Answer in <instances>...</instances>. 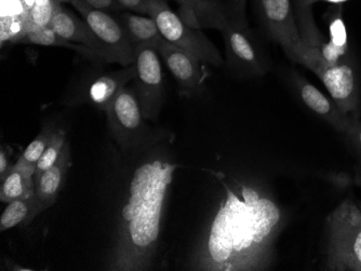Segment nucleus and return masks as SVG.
Masks as SVG:
<instances>
[{
	"label": "nucleus",
	"mask_w": 361,
	"mask_h": 271,
	"mask_svg": "<svg viewBox=\"0 0 361 271\" xmlns=\"http://www.w3.org/2000/svg\"><path fill=\"white\" fill-rule=\"evenodd\" d=\"M253 5L269 37L281 44L292 62L305 66L308 49L300 35L291 0H253Z\"/></svg>",
	"instance_id": "obj_6"
},
{
	"label": "nucleus",
	"mask_w": 361,
	"mask_h": 271,
	"mask_svg": "<svg viewBox=\"0 0 361 271\" xmlns=\"http://www.w3.org/2000/svg\"><path fill=\"white\" fill-rule=\"evenodd\" d=\"M295 18L299 26L300 35L307 46H316L324 40V34L318 30L314 21L312 9L306 7V0H295Z\"/></svg>",
	"instance_id": "obj_22"
},
{
	"label": "nucleus",
	"mask_w": 361,
	"mask_h": 271,
	"mask_svg": "<svg viewBox=\"0 0 361 271\" xmlns=\"http://www.w3.org/2000/svg\"><path fill=\"white\" fill-rule=\"evenodd\" d=\"M314 74L322 80L332 100L348 116H358L360 107L358 77L352 56L336 65L319 68Z\"/></svg>",
	"instance_id": "obj_11"
},
{
	"label": "nucleus",
	"mask_w": 361,
	"mask_h": 271,
	"mask_svg": "<svg viewBox=\"0 0 361 271\" xmlns=\"http://www.w3.org/2000/svg\"><path fill=\"white\" fill-rule=\"evenodd\" d=\"M355 184L357 186H360L361 187V160L360 163H359L358 167L356 169V175H355Z\"/></svg>",
	"instance_id": "obj_31"
},
{
	"label": "nucleus",
	"mask_w": 361,
	"mask_h": 271,
	"mask_svg": "<svg viewBox=\"0 0 361 271\" xmlns=\"http://www.w3.org/2000/svg\"><path fill=\"white\" fill-rule=\"evenodd\" d=\"M24 42H28V44H37V46L64 48V49L73 50V51L81 54V56L89 58V60L103 61L100 56H97L92 50L87 48V46L68 42V40L56 35L54 30H50L49 27H30V26H27Z\"/></svg>",
	"instance_id": "obj_21"
},
{
	"label": "nucleus",
	"mask_w": 361,
	"mask_h": 271,
	"mask_svg": "<svg viewBox=\"0 0 361 271\" xmlns=\"http://www.w3.org/2000/svg\"><path fill=\"white\" fill-rule=\"evenodd\" d=\"M135 77V65L126 66L123 70L106 73L95 77L85 91L84 100L92 106L106 111L107 107L117 98V95L133 82Z\"/></svg>",
	"instance_id": "obj_16"
},
{
	"label": "nucleus",
	"mask_w": 361,
	"mask_h": 271,
	"mask_svg": "<svg viewBox=\"0 0 361 271\" xmlns=\"http://www.w3.org/2000/svg\"><path fill=\"white\" fill-rule=\"evenodd\" d=\"M42 213L36 195L9 202L0 216V232H7L18 226L27 225Z\"/></svg>",
	"instance_id": "obj_20"
},
{
	"label": "nucleus",
	"mask_w": 361,
	"mask_h": 271,
	"mask_svg": "<svg viewBox=\"0 0 361 271\" xmlns=\"http://www.w3.org/2000/svg\"><path fill=\"white\" fill-rule=\"evenodd\" d=\"M173 1H176V3H178V5H180V4L182 3V1H183V0H173Z\"/></svg>",
	"instance_id": "obj_33"
},
{
	"label": "nucleus",
	"mask_w": 361,
	"mask_h": 271,
	"mask_svg": "<svg viewBox=\"0 0 361 271\" xmlns=\"http://www.w3.org/2000/svg\"><path fill=\"white\" fill-rule=\"evenodd\" d=\"M243 200L231 190L216 214L208 248L211 262L223 270L267 268L276 234L281 227V210L269 198L243 187Z\"/></svg>",
	"instance_id": "obj_1"
},
{
	"label": "nucleus",
	"mask_w": 361,
	"mask_h": 271,
	"mask_svg": "<svg viewBox=\"0 0 361 271\" xmlns=\"http://www.w3.org/2000/svg\"><path fill=\"white\" fill-rule=\"evenodd\" d=\"M111 137L121 149H130L147 139L149 127L142 113L135 89L121 90L105 111Z\"/></svg>",
	"instance_id": "obj_8"
},
{
	"label": "nucleus",
	"mask_w": 361,
	"mask_h": 271,
	"mask_svg": "<svg viewBox=\"0 0 361 271\" xmlns=\"http://www.w3.org/2000/svg\"><path fill=\"white\" fill-rule=\"evenodd\" d=\"M248 0H229V4L234 7L235 9L240 10V11L245 12V5H247Z\"/></svg>",
	"instance_id": "obj_30"
},
{
	"label": "nucleus",
	"mask_w": 361,
	"mask_h": 271,
	"mask_svg": "<svg viewBox=\"0 0 361 271\" xmlns=\"http://www.w3.org/2000/svg\"><path fill=\"white\" fill-rule=\"evenodd\" d=\"M147 15L157 24L166 42L190 52L204 64L221 66L223 58L200 28L192 27L173 11L168 0H149Z\"/></svg>",
	"instance_id": "obj_4"
},
{
	"label": "nucleus",
	"mask_w": 361,
	"mask_h": 271,
	"mask_svg": "<svg viewBox=\"0 0 361 271\" xmlns=\"http://www.w3.org/2000/svg\"><path fill=\"white\" fill-rule=\"evenodd\" d=\"M56 3L60 4V5H62V4L68 3L70 1V0H56Z\"/></svg>",
	"instance_id": "obj_32"
},
{
	"label": "nucleus",
	"mask_w": 361,
	"mask_h": 271,
	"mask_svg": "<svg viewBox=\"0 0 361 271\" xmlns=\"http://www.w3.org/2000/svg\"><path fill=\"white\" fill-rule=\"evenodd\" d=\"M221 33L229 70L240 76L261 77L267 74V60L249 28L245 11L235 9L229 4L228 20Z\"/></svg>",
	"instance_id": "obj_5"
},
{
	"label": "nucleus",
	"mask_w": 361,
	"mask_h": 271,
	"mask_svg": "<svg viewBox=\"0 0 361 271\" xmlns=\"http://www.w3.org/2000/svg\"><path fill=\"white\" fill-rule=\"evenodd\" d=\"M12 165L9 163V157L6 155L5 149H1L0 151V179L5 177L7 172L11 169Z\"/></svg>",
	"instance_id": "obj_28"
},
{
	"label": "nucleus",
	"mask_w": 361,
	"mask_h": 271,
	"mask_svg": "<svg viewBox=\"0 0 361 271\" xmlns=\"http://www.w3.org/2000/svg\"><path fill=\"white\" fill-rule=\"evenodd\" d=\"M123 10L147 15L149 0H116Z\"/></svg>",
	"instance_id": "obj_27"
},
{
	"label": "nucleus",
	"mask_w": 361,
	"mask_h": 271,
	"mask_svg": "<svg viewBox=\"0 0 361 271\" xmlns=\"http://www.w3.org/2000/svg\"><path fill=\"white\" fill-rule=\"evenodd\" d=\"M348 0H306V7L308 9H312V6L316 3H328L334 4V5H342L343 3H346Z\"/></svg>",
	"instance_id": "obj_29"
},
{
	"label": "nucleus",
	"mask_w": 361,
	"mask_h": 271,
	"mask_svg": "<svg viewBox=\"0 0 361 271\" xmlns=\"http://www.w3.org/2000/svg\"><path fill=\"white\" fill-rule=\"evenodd\" d=\"M135 91L146 120L156 121L165 101V75L157 49L135 46Z\"/></svg>",
	"instance_id": "obj_7"
},
{
	"label": "nucleus",
	"mask_w": 361,
	"mask_h": 271,
	"mask_svg": "<svg viewBox=\"0 0 361 271\" xmlns=\"http://www.w3.org/2000/svg\"><path fill=\"white\" fill-rule=\"evenodd\" d=\"M133 46H149L158 49L164 42L156 22L149 15L123 10L117 14Z\"/></svg>",
	"instance_id": "obj_19"
},
{
	"label": "nucleus",
	"mask_w": 361,
	"mask_h": 271,
	"mask_svg": "<svg viewBox=\"0 0 361 271\" xmlns=\"http://www.w3.org/2000/svg\"><path fill=\"white\" fill-rule=\"evenodd\" d=\"M348 139H350V144L356 149L357 153L360 156L361 160V118L360 115L358 116L350 117V123L346 127L345 132Z\"/></svg>",
	"instance_id": "obj_25"
},
{
	"label": "nucleus",
	"mask_w": 361,
	"mask_h": 271,
	"mask_svg": "<svg viewBox=\"0 0 361 271\" xmlns=\"http://www.w3.org/2000/svg\"><path fill=\"white\" fill-rule=\"evenodd\" d=\"M178 165L155 160L135 171L123 216L128 246L135 255L151 252L160 232L162 206Z\"/></svg>",
	"instance_id": "obj_2"
},
{
	"label": "nucleus",
	"mask_w": 361,
	"mask_h": 271,
	"mask_svg": "<svg viewBox=\"0 0 361 271\" xmlns=\"http://www.w3.org/2000/svg\"><path fill=\"white\" fill-rule=\"evenodd\" d=\"M48 27L54 30L56 35L68 42L87 46L100 56L104 62L113 63L111 53L106 49V46L93 33L90 26L82 18L80 19L76 17L72 11L63 7L62 5L56 7Z\"/></svg>",
	"instance_id": "obj_12"
},
{
	"label": "nucleus",
	"mask_w": 361,
	"mask_h": 271,
	"mask_svg": "<svg viewBox=\"0 0 361 271\" xmlns=\"http://www.w3.org/2000/svg\"><path fill=\"white\" fill-rule=\"evenodd\" d=\"M82 1L93 9L109 12L115 15L123 11V8L117 3L116 0H82Z\"/></svg>",
	"instance_id": "obj_26"
},
{
	"label": "nucleus",
	"mask_w": 361,
	"mask_h": 271,
	"mask_svg": "<svg viewBox=\"0 0 361 271\" xmlns=\"http://www.w3.org/2000/svg\"><path fill=\"white\" fill-rule=\"evenodd\" d=\"M157 51L176 79L182 96L192 98L204 90L209 75L204 62L166 40L158 46Z\"/></svg>",
	"instance_id": "obj_10"
},
{
	"label": "nucleus",
	"mask_w": 361,
	"mask_h": 271,
	"mask_svg": "<svg viewBox=\"0 0 361 271\" xmlns=\"http://www.w3.org/2000/svg\"><path fill=\"white\" fill-rule=\"evenodd\" d=\"M36 167L26 165L18 159L7 172L5 177L0 179V200L3 203H9L13 200L28 198L35 195Z\"/></svg>",
	"instance_id": "obj_18"
},
{
	"label": "nucleus",
	"mask_w": 361,
	"mask_h": 271,
	"mask_svg": "<svg viewBox=\"0 0 361 271\" xmlns=\"http://www.w3.org/2000/svg\"><path fill=\"white\" fill-rule=\"evenodd\" d=\"M68 4L78 11L93 33L106 46L113 63H117L123 68L133 65L135 58V46L130 42L117 15L93 9L82 0H70Z\"/></svg>",
	"instance_id": "obj_9"
},
{
	"label": "nucleus",
	"mask_w": 361,
	"mask_h": 271,
	"mask_svg": "<svg viewBox=\"0 0 361 271\" xmlns=\"http://www.w3.org/2000/svg\"><path fill=\"white\" fill-rule=\"evenodd\" d=\"M326 232V268L361 271V210L354 200H344L328 215Z\"/></svg>",
	"instance_id": "obj_3"
},
{
	"label": "nucleus",
	"mask_w": 361,
	"mask_h": 271,
	"mask_svg": "<svg viewBox=\"0 0 361 271\" xmlns=\"http://www.w3.org/2000/svg\"><path fill=\"white\" fill-rule=\"evenodd\" d=\"M66 144H68L66 132L63 129H56L51 141L49 143L48 147H47L46 151H44L39 160H38L37 165H36L34 181L39 179L42 174L44 173L47 170L54 167Z\"/></svg>",
	"instance_id": "obj_23"
},
{
	"label": "nucleus",
	"mask_w": 361,
	"mask_h": 271,
	"mask_svg": "<svg viewBox=\"0 0 361 271\" xmlns=\"http://www.w3.org/2000/svg\"><path fill=\"white\" fill-rule=\"evenodd\" d=\"M70 165L71 149L68 141L54 167L47 170L35 181V195L39 203L40 212L46 211L56 201Z\"/></svg>",
	"instance_id": "obj_17"
},
{
	"label": "nucleus",
	"mask_w": 361,
	"mask_h": 271,
	"mask_svg": "<svg viewBox=\"0 0 361 271\" xmlns=\"http://www.w3.org/2000/svg\"><path fill=\"white\" fill-rule=\"evenodd\" d=\"M54 131H56V127L52 125H48L44 127L42 132H40L35 139H32L30 145L26 147L21 157L19 158V160L26 163V165L36 167L38 160H39L42 153H44V151H46L47 147H48L49 143L51 141Z\"/></svg>",
	"instance_id": "obj_24"
},
{
	"label": "nucleus",
	"mask_w": 361,
	"mask_h": 271,
	"mask_svg": "<svg viewBox=\"0 0 361 271\" xmlns=\"http://www.w3.org/2000/svg\"><path fill=\"white\" fill-rule=\"evenodd\" d=\"M178 13L192 27L221 32L228 20L229 4L223 0H183Z\"/></svg>",
	"instance_id": "obj_15"
},
{
	"label": "nucleus",
	"mask_w": 361,
	"mask_h": 271,
	"mask_svg": "<svg viewBox=\"0 0 361 271\" xmlns=\"http://www.w3.org/2000/svg\"><path fill=\"white\" fill-rule=\"evenodd\" d=\"M359 208H360V210H361V203L359 204Z\"/></svg>",
	"instance_id": "obj_34"
},
{
	"label": "nucleus",
	"mask_w": 361,
	"mask_h": 271,
	"mask_svg": "<svg viewBox=\"0 0 361 271\" xmlns=\"http://www.w3.org/2000/svg\"><path fill=\"white\" fill-rule=\"evenodd\" d=\"M293 82L300 99L308 109L329 123L338 132H345L352 116L343 113L332 99L328 98L304 77L295 75Z\"/></svg>",
	"instance_id": "obj_14"
},
{
	"label": "nucleus",
	"mask_w": 361,
	"mask_h": 271,
	"mask_svg": "<svg viewBox=\"0 0 361 271\" xmlns=\"http://www.w3.org/2000/svg\"><path fill=\"white\" fill-rule=\"evenodd\" d=\"M329 36L326 42L318 50L315 58L310 62L308 70L315 72L317 68L326 66L336 65L342 61L350 58V46H348V32L343 19L342 7L338 6L328 15Z\"/></svg>",
	"instance_id": "obj_13"
}]
</instances>
